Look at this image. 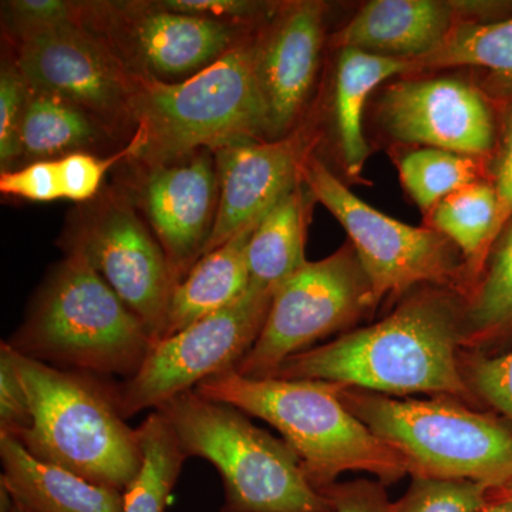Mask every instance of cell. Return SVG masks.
<instances>
[{"label":"cell","mask_w":512,"mask_h":512,"mask_svg":"<svg viewBox=\"0 0 512 512\" xmlns=\"http://www.w3.org/2000/svg\"><path fill=\"white\" fill-rule=\"evenodd\" d=\"M464 306L446 293L413 296L392 315L319 348L289 357L269 377L323 380L346 387L404 396H470L458 349Z\"/></svg>","instance_id":"6da1fadb"},{"label":"cell","mask_w":512,"mask_h":512,"mask_svg":"<svg viewBox=\"0 0 512 512\" xmlns=\"http://www.w3.org/2000/svg\"><path fill=\"white\" fill-rule=\"evenodd\" d=\"M258 55L259 39H245L181 82L131 73V161L164 164L241 141L272 140Z\"/></svg>","instance_id":"7a4b0ae2"},{"label":"cell","mask_w":512,"mask_h":512,"mask_svg":"<svg viewBox=\"0 0 512 512\" xmlns=\"http://www.w3.org/2000/svg\"><path fill=\"white\" fill-rule=\"evenodd\" d=\"M340 390L342 384L323 380L248 377L232 369L204 380L194 392L275 427L316 490L336 484L345 471H367L384 485L409 474L402 454L350 412Z\"/></svg>","instance_id":"3957f363"},{"label":"cell","mask_w":512,"mask_h":512,"mask_svg":"<svg viewBox=\"0 0 512 512\" xmlns=\"http://www.w3.org/2000/svg\"><path fill=\"white\" fill-rule=\"evenodd\" d=\"M15 353L32 426L19 441L33 457L126 491L143 467L138 429L121 416L116 387Z\"/></svg>","instance_id":"277c9868"},{"label":"cell","mask_w":512,"mask_h":512,"mask_svg":"<svg viewBox=\"0 0 512 512\" xmlns=\"http://www.w3.org/2000/svg\"><path fill=\"white\" fill-rule=\"evenodd\" d=\"M154 338L93 266L67 254L10 339L20 355L90 375L134 376Z\"/></svg>","instance_id":"5b68a950"},{"label":"cell","mask_w":512,"mask_h":512,"mask_svg":"<svg viewBox=\"0 0 512 512\" xmlns=\"http://www.w3.org/2000/svg\"><path fill=\"white\" fill-rule=\"evenodd\" d=\"M158 412L188 457L205 458L217 468L225 491L221 512H332L295 451L237 407L191 390Z\"/></svg>","instance_id":"8992f818"},{"label":"cell","mask_w":512,"mask_h":512,"mask_svg":"<svg viewBox=\"0 0 512 512\" xmlns=\"http://www.w3.org/2000/svg\"><path fill=\"white\" fill-rule=\"evenodd\" d=\"M340 399L402 454L412 477L473 481L490 490L512 478V431L447 399H396L342 386Z\"/></svg>","instance_id":"52a82bcc"},{"label":"cell","mask_w":512,"mask_h":512,"mask_svg":"<svg viewBox=\"0 0 512 512\" xmlns=\"http://www.w3.org/2000/svg\"><path fill=\"white\" fill-rule=\"evenodd\" d=\"M301 180L313 200L348 232L369 281L373 306L419 284L448 288L466 284V269L456 247L436 229L412 227L370 207L318 157H306Z\"/></svg>","instance_id":"ba28073f"},{"label":"cell","mask_w":512,"mask_h":512,"mask_svg":"<svg viewBox=\"0 0 512 512\" xmlns=\"http://www.w3.org/2000/svg\"><path fill=\"white\" fill-rule=\"evenodd\" d=\"M274 293L249 286L228 308L154 340L136 375L116 387L121 416L127 420L158 410L204 380L235 369L261 335Z\"/></svg>","instance_id":"9c48e42d"},{"label":"cell","mask_w":512,"mask_h":512,"mask_svg":"<svg viewBox=\"0 0 512 512\" xmlns=\"http://www.w3.org/2000/svg\"><path fill=\"white\" fill-rule=\"evenodd\" d=\"M372 308L369 281L352 245L308 261L276 289L261 335L235 370L272 376L289 357L348 328Z\"/></svg>","instance_id":"30bf717a"},{"label":"cell","mask_w":512,"mask_h":512,"mask_svg":"<svg viewBox=\"0 0 512 512\" xmlns=\"http://www.w3.org/2000/svg\"><path fill=\"white\" fill-rule=\"evenodd\" d=\"M83 25L103 37L131 73L165 83L195 76L245 40L242 26L154 2L84 3Z\"/></svg>","instance_id":"8fae6325"},{"label":"cell","mask_w":512,"mask_h":512,"mask_svg":"<svg viewBox=\"0 0 512 512\" xmlns=\"http://www.w3.org/2000/svg\"><path fill=\"white\" fill-rule=\"evenodd\" d=\"M64 248L83 256L154 340L161 338L175 281L163 247L133 201L117 194L104 197L74 225Z\"/></svg>","instance_id":"7c38bea8"},{"label":"cell","mask_w":512,"mask_h":512,"mask_svg":"<svg viewBox=\"0 0 512 512\" xmlns=\"http://www.w3.org/2000/svg\"><path fill=\"white\" fill-rule=\"evenodd\" d=\"M16 43L15 63L29 87L72 101L111 130L131 123V72L83 22L33 30Z\"/></svg>","instance_id":"4fadbf2b"},{"label":"cell","mask_w":512,"mask_h":512,"mask_svg":"<svg viewBox=\"0 0 512 512\" xmlns=\"http://www.w3.org/2000/svg\"><path fill=\"white\" fill-rule=\"evenodd\" d=\"M141 167L134 205L163 247L177 286L204 254L214 228L220 202L217 161L212 151L201 150Z\"/></svg>","instance_id":"5bb4252c"},{"label":"cell","mask_w":512,"mask_h":512,"mask_svg":"<svg viewBox=\"0 0 512 512\" xmlns=\"http://www.w3.org/2000/svg\"><path fill=\"white\" fill-rule=\"evenodd\" d=\"M380 120L404 143L481 157L491 150L493 119L480 93L461 80H403L384 90Z\"/></svg>","instance_id":"9a60e30c"},{"label":"cell","mask_w":512,"mask_h":512,"mask_svg":"<svg viewBox=\"0 0 512 512\" xmlns=\"http://www.w3.org/2000/svg\"><path fill=\"white\" fill-rule=\"evenodd\" d=\"M306 138L289 134L279 140L241 141L212 151L220 180V202L204 254L262 217L301 181L309 156Z\"/></svg>","instance_id":"2e32d148"},{"label":"cell","mask_w":512,"mask_h":512,"mask_svg":"<svg viewBox=\"0 0 512 512\" xmlns=\"http://www.w3.org/2000/svg\"><path fill=\"white\" fill-rule=\"evenodd\" d=\"M323 13L322 3H295L259 37L258 76L272 140L291 134L311 93L323 43Z\"/></svg>","instance_id":"e0dca14e"},{"label":"cell","mask_w":512,"mask_h":512,"mask_svg":"<svg viewBox=\"0 0 512 512\" xmlns=\"http://www.w3.org/2000/svg\"><path fill=\"white\" fill-rule=\"evenodd\" d=\"M453 6L436 0H373L336 37L353 47L416 62L433 53L453 29Z\"/></svg>","instance_id":"ac0fdd59"},{"label":"cell","mask_w":512,"mask_h":512,"mask_svg":"<svg viewBox=\"0 0 512 512\" xmlns=\"http://www.w3.org/2000/svg\"><path fill=\"white\" fill-rule=\"evenodd\" d=\"M0 457V485L13 503L29 512H123V491L90 483L45 463L33 457L15 437L0 434Z\"/></svg>","instance_id":"d6986e66"},{"label":"cell","mask_w":512,"mask_h":512,"mask_svg":"<svg viewBox=\"0 0 512 512\" xmlns=\"http://www.w3.org/2000/svg\"><path fill=\"white\" fill-rule=\"evenodd\" d=\"M265 215L249 222L221 247L201 256L183 281L175 286L160 339L228 308L247 293L249 241Z\"/></svg>","instance_id":"ffe728a7"},{"label":"cell","mask_w":512,"mask_h":512,"mask_svg":"<svg viewBox=\"0 0 512 512\" xmlns=\"http://www.w3.org/2000/svg\"><path fill=\"white\" fill-rule=\"evenodd\" d=\"M412 62L342 47L335 77V121L343 164L350 177H359L369 157L363 113L379 84L397 74L413 72Z\"/></svg>","instance_id":"44dd1931"},{"label":"cell","mask_w":512,"mask_h":512,"mask_svg":"<svg viewBox=\"0 0 512 512\" xmlns=\"http://www.w3.org/2000/svg\"><path fill=\"white\" fill-rule=\"evenodd\" d=\"M311 192L302 180L262 218L248 247L249 286L275 292L306 264Z\"/></svg>","instance_id":"7402d4cb"},{"label":"cell","mask_w":512,"mask_h":512,"mask_svg":"<svg viewBox=\"0 0 512 512\" xmlns=\"http://www.w3.org/2000/svg\"><path fill=\"white\" fill-rule=\"evenodd\" d=\"M111 128L90 111L57 94L30 87L20 151L23 160H60L106 143Z\"/></svg>","instance_id":"603a6c76"},{"label":"cell","mask_w":512,"mask_h":512,"mask_svg":"<svg viewBox=\"0 0 512 512\" xmlns=\"http://www.w3.org/2000/svg\"><path fill=\"white\" fill-rule=\"evenodd\" d=\"M143 467L124 491L123 512H165L188 456L164 414L151 413L138 427Z\"/></svg>","instance_id":"cb8c5ba5"},{"label":"cell","mask_w":512,"mask_h":512,"mask_svg":"<svg viewBox=\"0 0 512 512\" xmlns=\"http://www.w3.org/2000/svg\"><path fill=\"white\" fill-rule=\"evenodd\" d=\"M497 194L491 185L468 184L451 192L430 212L431 228L444 235L466 258L470 271H480L493 245Z\"/></svg>","instance_id":"d4e9b609"},{"label":"cell","mask_w":512,"mask_h":512,"mask_svg":"<svg viewBox=\"0 0 512 512\" xmlns=\"http://www.w3.org/2000/svg\"><path fill=\"white\" fill-rule=\"evenodd\" d=\"M413 66L483 67L512 83V18L453 26L444 42L430 55L413 62Z\"/></svg>","instance_id":"484cf974"},{"label":"cell","mask_w":512,"mask_h":512,"mask_svg":"<svg viewBox=\"0 0 512 512\" xmlns=\"http://www.w3.org/2000/svg\"><path fill=\"white\" fill-rule=\"evenodd\" d=\"M399 173L410 197L430 214L451 192L477 183L480 163L478 157L424 147L400 158Z\"/></svg>","instance_id":"4316f807"},{"label":"cell","mask_w":512,"mask_h":512,"mask_svg":"<svg viewBox=\"0 0 512 512\" xmlns=\"http://www.w3.org/2000/svg\"><path fill=\"white\" fill-rule=\"evenodd\" d=\"M512 325V228L494 256L487 276L464 306L463 345L485 340Z\"/></svg>","instance_id":"83f0119b"},{"label":"cell","mask_w":512,"mask_h":512,"mask_svg":"<svg viewBox=\"0 0 512 512\" xmlns=\"http://www.w3.org/2000/svg\"><path fill=\"white\" fill-rule=\"evenodd\" d=\"M490 488L473 481L413 477L396 512H480Z\"/></svg>","instance_id":"f1b7e54d"},{"label":"cell","mask_w":512,"mask_h":512,"mask_svg":"<svg viewBox=\"0 0 512 512\" xmlns=\"http://www.w3.org/2000/svg\"><path fill=\"white\" fill-rule=\"evenodd\" d=\"M29 84L22 76L15 60L3 62L0 72V168L2 173L18 164L20 133L29 97Z\"/></svg>","instance_id":"f546056e"},{"label":"cell","mask_w":512,"mask_h":512,"mask_svg":"<svg viewBox=\"0 0 512 512\" xmlns=\"http://www.w3.org/2000/svg\"><path fill=\"white\" fill-rule=\"evenodd\" d=\"M134 154L133 143L121 148L119 153L107 158H100L79 151L57 160L59 165L60 185L64 200L87 202L99 194L101 184L107 171L123 160H131Z\"/></svg>","instance_id":"4dcf8cb0"},{"label":"cell","mask_w":512,"mask_h":512,"mask_svg":"<svg viewBox=\"0 0 512 512\" xmlns=\"http://www.w3.org/2000/svg\"><path fill=\"white\" fill-rule=\"evenodd\" d=\"M32 426L28 396L23 389L15 353L8 342L0 348V434L19 440Z\"/></svg>","instance_id":"1f68e13d"},{"label":"cell","mask_w":512,"mask_h":512,"mask_svg":"<svg viewBox=\"0 0 512 512\" xmlns=\"http://www.w3.org/2000/svg\"><path fill=\"white\" fill-rule=\"evenodd\" d=\"M3 5L8 16L9 30L15 39L33 30L63 23L83 22L84 3L64 0H13Z\"/></svg>","instance_id":"d6a6232c"},{"label":"cell","mask_w":512,"mask_h":512,"mask_svg":"<svg viewBox=\"0 0 512 512\" xmlns=\"http://www.w3.org/2000/svg\"><path fill=\"white\" fill-rule=\"evenodd\" d=\"M0 191L9 197L33 202L62 200L57 160L35 161L0 174Z\"/></svg>","instance_id":"836d02e7"},{"label":"cell","mask_w":512,"mask_h":512,"mask_svg":"<svg viewBox=\"0 0 512 512\" xmlns=\"http://www.w3.org/2000/svg\"><path fill=\"white\" fill-rule=\"evenodd\" d=\"M467 383H473L478 394L512 420V352L474 362Z\"/></svg>","instance_id":"e575fe53"},{"label":"cell","mask_w":512,"mask_h":512,"mask_svg":"<svg viewBox=\"0 0 512 512\" xmlns=\"http://www.w3.org/2000/svg\"><path fill=\"white\" fill-rule=\"evenodd\" d=\"M332 512H396L387 498L384 484L370 480L333 484L320 491Z\"/></svg>","instance_id":"d590c367"},{"label":"cell","mask_w":512,"mask_h":512,"mask_svg":"<svg viewBox=\"0 0 512 512\" xmlns=\"http://www.w3.org/2000/svg\"><path fill=\"white\" fill-rule=\"evenodd\" d=\"M154 3L171 12L238 26L254 18L255 13L264 8L262 3L248 2V0H157Z\"/></svg>","instance_id":"8d00e7d4"},{"label":"cell","mask_w":512,"mask_h":512,"mask_svg":"<svg viewBox=\"0 0 512 512\" xmlns=\"http://www.w3.org/2000/svg\"><path fill=\"white\" fill-rule=\"evenodd\" d=\"M494 190L497 194V214L491 237L493 244L512 217V123L505 136L503 151L498 161Z\"/></svg>","instance_id":"74e56055"},{"label":"cell","mask_w":512,"mask_h":512,"mask_svg":"<svg viewBox=\"0 0 512 512\" xmlns=\"http://www.w3.org/2000/svg\"><path fill=\"white\" fill-rule=\"evenodd\" d=\"M480 512H512V498L487 501Z\"/></svg>","instance_id":"f35d334b"},{"label":"cell","mask_w":512,"mask_h":512,"mask_svg":"<svg viewBox=\"0 0 512 512\" xmlns=\"http://www.w3.org/2000/svg\"><path fill=\"white\" fill-rule=\"evenodd\" d=\"M503 498H512V478L501 487L488 491L487 501L503 500Z\"/></svg>","instance_id":"ab89813d"},{"label":"cell","mask_w":512,"mask_h":512,"mask_svg":"<svg viewBox=\"0 0 512 512\" xmlns=\"http://www.w3.org/2000/svg\"><path fill=\"white\" fill-rule=\"evenodd\" d=\"M12 512H29V511L25 510V508H23V507H20V505L13 503Z\"/></svg>","instance_id":"60d3db41"}]
</instances>
